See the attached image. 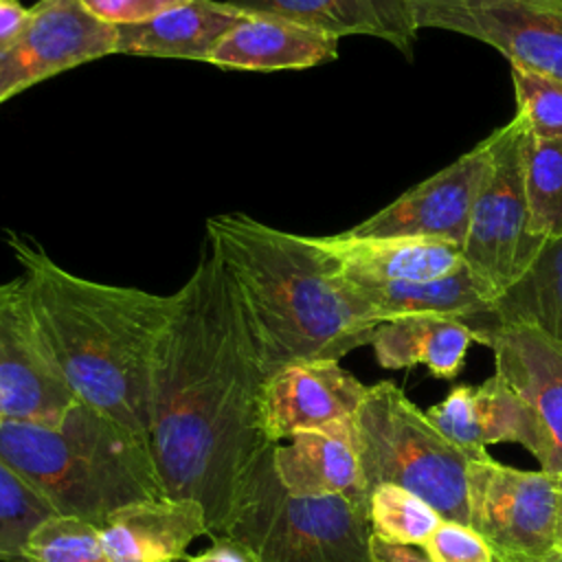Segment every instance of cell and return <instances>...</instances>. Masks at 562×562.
<instances>
[{"label": "cell", "instance_id": "obj_1", "mask_svg": "<svg viewBox=\"0 0 562 562\" xmlns=\"http://www.w3.org/2000/svg\"><path fill=\"white\" fill-rule=\"evenodd\" d=\"M162 331L147 441L167 496L198 501L209 538L224 536L246 472L268 443V373L244 301L202 244Z\"/></svg>", "mask_w": 562, "mask_h": 562}, {"label": "cell", "instance_id": "obj_2", "mask_svg": "<svg viewBox=\"0 0 562 562\" xmlns=\"http://www.w3.org/2000/svg\"><path fill=\"white\" fill-rule=\"evenodd\" d=\"M7 246L75 397L147 437L156 356L176 296L79 277L24 233H7Z\"/></svg>", "mask_w": 562, "mask_h": 562}, {"label": "cell", "instance_id": "obj_3", "mask_svg": "<svg viewBox=\"0 0 562 562\" xmlns=\"http://www.w3.org/2000/svg\"><path fill=\"white\" fill-rule=\"evenodd\" d=\"M206 241L244 301L268 378L299 362H338L382 323L314 237L222 213L206 220Z\"/></svg>", "mask_w": 562, "mask_h": 562}, {"label": "cell", "instance_id": "obj_4", "mask_svg": "<svg viewBox=\"0 0 562 562\" xmlns=\"http://www.w3.org/2000/svg\"><path fill=\"white\" fill-rule=\"evenodd\" d=\"M0 457L55 514L99 529L127 505L167 496L147 437L81 400L50 424L4 419Z\"/></svg>", "mask_w": 562, "mask_h": 562}, {"label": "cell", "instance_id": "obj_5", "mask_svg": "<svg viewBox=\"0 0 562 562\" xmlns=\"http://www.w3.org/2000/svg\"><path fill=\"white\" fill-rule=\"evenodd\" d=\"M272 448L246 472L224 536L259 562H373L369 501L290 492L277 476Z\"/></svg>", "mask_w": 562, "mask_h": 562}, {"label": "cell", "instance_id": "obj_6", "mask_svg": "<svg viewBox=\"0 0 562 562\" xmlns=\"http://www.w3.org/2000/svg\"><path fill=\"white\" fill-rule=\"evenodd\" d=\"M353 441L369 494L393 483L443 520L470 522L468 468L476 454L452 443L400 386L384 380L367 389L353 415Z\"/></svg>", "mask_w": 562, "mask_h": 562}, {"label": "cell", "instance_id": "obj_7", "mask_svg": "<svg viewBox=\"0 0 562 562\" xmlns=\"http://www.w3.org/2000/svg\"><path fill=\"white\" fill-rule=\"evenodd\" d=\"M468 512L494 562L562 555V472L518 470L476 454L468 468Z\"/></svg>", "mask_w": 562, "mask_h": 562}, {"label": "cell", "instance_id": "obj_8", "mask_svg": "<svg viewBox=\"0 0 562 562\" xmlns=\"http://www.w3.org/2000/svg\"><path fill=\"white\" fill-rule=\"evenodd\" d=\"M525 138L527 127L518 114L487 136L490 171L472 206L463 241L465 266L496 294L522 274L544 241L529 233Z\"/></svg>", "mask_w": 562, "mask_h": 562}, {"label": "cell", "instance_id": "obj_9", "mask_svg": "<svg viewBox=\"0 0 562 562\" xmlns=\"http://www.w3.org/2000/svg\"><path fill=\"white\" fill-rule=\"evenodd\" d=\"M417 29L479 40L509 59L562 79V0H408Z\"/></svg>", "mask_w": 562, "mask_h": 562}, {"label": "cell", "instance_id": "obj_10", "mask_svg": "<svg viewBox=\"0 0 562 562\" xmlns=\"http://www.w3.org/2000/svg\"><path fill=\"white\" fill-rule=\"evenodd\" d=\"M116 53V26L81 0H37L24 24L0 44V103L68 68Z\"/></svg>", "mask_w": 562, "mask_h": 562}, {"label": "cell", "instance_id": "obj_11", "mask_svg": "<svg viewBox=\"0 0 562 562\" xmlns=\"http://www.w3.org/2000/svg\"><path fill=\"white\" fill-rule=\"evenodd\" d=\"M31 312L24 281L0 283V417L50 424L75 402Z\"/></svg>", "mask_w": 562, "mask_h": 562}, {"label": "cell", "instance_id": "obj_12", "mask_svg": "<svg viewBox=\"0 0 562 562\" xmlns=\"http://www.w3.org/2000/svg\"><path fill=\"white\" fill-rule=\"evenodd\" d=\"M490 171V140L345 231L353 237H430L463 248L470 213Z\"/></svg>", "mask_w": 562, "mask_h": 562}, {"label": "cell", "instance_id": "obj_13", "mask_svg": "<svg viewBox=\"0 0 562 562\" xmlns=\"http://www.w3.org/2000/svg\"><path fill=\"white\" fill-rule=\"evenodd\" d=\"M426 415L452 443L472 454L487 452L492 443L514 441L525 446L542 470H553L555 450L540 417L498 373L479 386H452Z\"/></svg>", "mask_w": 562, "mask_h": 562}, {"label": "cell", "instance_id": "obj_14", "mask_svg": "<svg viewBox=\"0 0 562 562\" xmlns=\"http://www.w3.org/2000/svg\"><path fill=\"white\" fill-rule=\"evenodd\" d=\"M367 384L334 360L299 362L272 373L263 391V432L279 443L299 432L351 422Z\"/></svg>", "mask_w": 562, "mask_h": 562}, {"label": "cell", "instance_id": "obj_15", "mask_svg": "<svg viewBox=\"0 0 562 562\" xmlns=\"http://www.w3.org/2000/svg\"><path fill=\"white\" fill-rule=\"evenodd\" d=\"M474 342L492 349L494 367L540 417L562 472V345L527 325H498L474 334Z\"/></svg>", "mask_w": 562, "mask_h": 562}, {"label": "cell", "instance_id": "obj_16", "mask_svg": "<svg viewBox=\"0 0 562 562\" xmlns=\"http://www.w3.org/2000/svg\"><path fill=\"white\" fill-rule=\"evenodd\" d=\"M99 531L112 562H180L209 520L198 501L160 496L114 512Z\"/></svg>", "mask_w": 562, "mask_h": 562}, {"label": "cell", "instance_id": "obj_17", "mask_svg": "<svg viewBox=\"0 0 562 562\" xmlns=\"http://www.w3.org/2000/svg\"><path fill=\"white\" fill-rule=\"evenodd\" d=\"M345 277L384 281H430L465 266L463 248L430 237H314Z\"/></svg>", "mask_w": 562, "mask_h": 562}, {"label": "cell", "instance_id": "obj_18", "mask_svg": "<svg viewBox=\"0 0 562 562\" xmlns=\"http://www.w3.org/2000/svg\"><path fill=\"white\" fill-rule=\"evenodd\" d=\"M250 11L224 0H189L147 22L116 26V55L206 61Z\"/></svg>", "mask_w": 562, "mask_h": 562}, {"label": "cell", "instance_id": "obj_19", "mask_svg": "<svg viewBox=\"0 0 562 562\" xmlns=\"http://www.w3.org/2000/svg\"><path fill=\"white\" fill-rule=\"evenodd\" d=\"M340 37L285 18L250 13L215 46L209 64L231 70L312 68L338 57Z\"/></svg>", "mask_w": 562, "mask_h": 562}, {"label": "cell", "instance_id": "obj_20", "mask_svg": "<svg viewBox=\"0 0 562 562\" xmlns=\"http://www.w3.org/2000/svg\"><path fill=\"white\" fill-rule=\"evenodd\" d=\"M345 279L373 307L382 323L397 316L430 314L457 318L472 329L485 321L494 299L498 296L496 290L468 266H461L448 277L430 281H384L362 277Z\"/></svg>", "mask_w": 562, "mask_h": 562}, {"label": "cell", "instance_id": "obj_21", "mask_svg": "<svg viewBox=\"0 0 562 562\" xmlns=\"http://www.w3.org/2000/svg\"><path fill=\"white\" fill-rule=\"evenodd\" d=\"M250 13L277 15L336 37L371 35L411 57L417 24L408 0H224Z\"/></svg>", "mask_w": 562, "mask_h": 562}, {"label": "cell", "instance_id": "obj_22", "mask_svg": "<svg viewBox=\"0 0 562 562\" xmlns=\"http://www.w3.org/2000/svg\"><path fill=\"white\" fill-rule=\"evenodd\" d=\"M272 461L279 481L294 494H342L369 501L353 441V419L327 430L299 432L285 446L274 443Z\"/></svg>", "mask_w": 562, "mask_h": 562}, {"label": "cell", "instance_id": "obj_23", "mask_svg": "<svg viewBox=\"0 0 562 562\" xmlns=\"http://www.w3.org/2000/svg\"><path fill=\"white\" fill-rule=\"evenodd\" d=\"M472 342L474 334L465 323L448 316L415 314L380 323L369 345L382 369L424 364L430 375L452 380L461 373Z\"/></svg>", "mask_w": 562, "mask_h": 562}, {"label": "cell", "instance_id": "obj_24", "mask_svg": "<svg viewBox=\"0 0 562 562\" xmlns=\"http://www.w3.org/2000/svg\"><path fill=\"white\" fill-rule=\"evenodd\" d=\"M498 325H527L562 345V237L542 241L531 263L494 299L472 334Z\"/></svg>", "mask_w": 562, "mask_h": 562}, {"label": "cell", "instance_id": "obj_25", "mask_svg": "<svg viewBox=\"0 0 562 562\" xmlns=\"http://www.w3.org/2000/svg\"><path fill=\"white\" fill-rule=\"evenodd\" d=\"M525 195L529 233L538 239L562 237V140L525 138Z\"/></svg>", "mask_w": 562, "mask_h": 562}, {"label": "cell", "instance_id": "obj_26", "mask_svg": "<svg viewBox=\"0 0 562 562\" xmlns=\"http://www.w3.org/2000/svg\"><path fill=\"white\" fill-rule=\"evenodd\" d=\"M369 520L373 536L397 544L422 547L443 518L417 494L393 483H382L369 494Z\"/></svg>", "mask_w": 562, "mask_h": 562}, {"label": "cell", "instance_id": "obj_27", "mask_svg": "<svg viewBox=\"0 0 562 562\" xmlns=\"http://www.w3.org/2000/svg\"><path fill=\"white\" fill-rule=\"evenodd\" d=\"M24 562H112L97 525L50 514L29 536L22 549Z\"/></svg>", "mask_w": 562, "mask_h": 562}, {"label": "cell", "instance_id": "obj_28", "mask_svg": "<svg viewBox=\"0 0 562 562\" xmlns=\"http://www.w3.org/2000/svg\"><path fill=\"white\" fill-rule=\"evenodd\" d=\"M55 514L53 507L0 457V562H24L31 531Z\"/></svg>", "mask_w": 562, "mask_h": 562}, {"label": "cell", "instance_id": "obj_29", "mask_svg": "<svg viewBox=\"0 0 562 562\" xmlns=\"http://www.w3.org/2000/svg\"><path fill=\"white\" fill-rule=\"evenodd\" d=\"M518 116L533 138L562 140V79L509 64Z\"/></svg>", "mask_w": 562, "mask_h": 562}, {"label": "cell", "instance_id": "obj_30", "mask_svg": "<svg viewBox=\"0 0 562 562\" xmlns=\"http://www.w3.org/2000/svg\"><path fill=\"white\" fill-rule=\"evenodd\" d=\"M432 562H494L487 542L463 522L441 520L422 544Z\"/></svg>", "mask_w": 562, "mask_h": 562}, {"label": "cell", "instance_id": "obj_31", "mask_svg": "<svg viewBox=\"0 0 562 562\" xmlns=\"http://www.w3.org/2000/svg\"><path fill=\"white\" fill-rule=\"evenodd\" d=\"M81 2L99 20L112 26H123V24L147 22L189 0H81Z\"/></svg>", "mask_w": 562, "mask_h": 562}, {"label": "cell", "instance_id": "obj_32", "mask_svg": "<svg viewBox=\"0 0 562 562\" xmlns=\"http://www.w3.org/2000/svg\"><path fill=\"white\" fill-rule=\"evenodd\" d=\"M187 562H259V558L248 551L241 542H237L231 536H215L211 538L209 549L195 553V555H184Z\"/></svg>", "mask_w": 562, "mask_h": 562}, {"label": "cell", "instance_id": "obj_33", "mask_svg": "<svg viewBox=\"0 0 562 562\" xmlns=\"http://www.w3.org/2000/svg\"><path fill=\"white\" fill-rule=\"evenodd\" d=\"M371 555L373 562H432L422 547L397 544L371 533Z\"/></svg>", "mask_w": 562, "mask_h": 562}, {"label": "cell", "instance_id": "obj_34", "mask_svg": "<svg viewBox=\"0 0 562 562\" xmlns=\"http://www.w3.org/2000/svg\"><path fill=\"white\" fill-rule=\"evenodd\" d=\"M29 7L20 0H0V44L7 42L26 20Z\"/></svg>", "mask_w": 562, "mask_h": 562}, {"label": "cell", "instance_id": "obj_35", "mask_svg": "<svg viewBox=\"0 0 562 562\" xmlns=\"http://www.w3.org/2000/svg\"><path fill=\"white\" fill-rule=\"evenodd\" d=\"M551 562H562V555H560V558H555V560H551Z\"/></svg>", "mask_w": 562, "mask_h": 562}, {"label": "cell", "instance_id": "obj_36", "mask_svg": "<svg viewBox=\"0 0 562 562\" xmlns=\"http://www.w3.org/2000/svg\"><path fill=\"white\" fill-rule=\"evenodd\" d=\"M180 562H187V560H180Z\"/></svg>", "mask_w": 562, "mask_h": 562}, {"label": "cell", "instance_id": "obj_37", "mask_svg": "<svg viewBox=\"0 0 562 562\" xmlns=\"http://www.w3.org/2000/svg\"><path fill=\"white\" fill-rule=\"evenodd\" d=\"M0 424H2V417H0Z\"/></svg>", "mask_w": 562, "mask_h": 562}]
</instances>
